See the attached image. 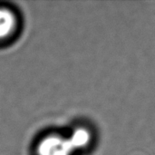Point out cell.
I'll list each match as a JSON object with an SVG mask.
<instances>
[{"label":"cell","instance_id":"6da1fadb","mask_svg":"<svg viewBox=\"0 0 155 155\" xmlns=\"http://www.w3.org/2000/svg\"><path fill=\"white\" fill-rule=\"evenodd\" d=\"M73 146L69 140L53 135L45 138L37 147L38 155H70Z\"/></svg>","mask_w":155,"mask_h":155},{"label":"cell","instance_id":"3957f363","mask_svg":"<svg viewBox=\"0 0 155 155\" xmlns=\"http://www.w3.org/2000/svg\"><path fill=\"white\" fill-rule=\"evenodd\" d=\"M73 148L74 147H79V146H82L84 145L86 141H87V134L85 132L80 130V131H77L74 134V135L72 136V138L69 140Z\"/></svg>","mask_w":155,"mask_h":155},{"label":"cell","instance_id":"7a4b0ae2","mask_svg":"<svg viewBox=\"0 0 155 155\" xmlns=\"http://www.w3.org/2000/svg\"><path fill=\"white\" fill-rule=\"evenodd\" d=\"M15 16L8 9L0 8V40L6 38L15 27Z\"/></svg>","mask_w":155,"mask_h":155}]
</instances>
